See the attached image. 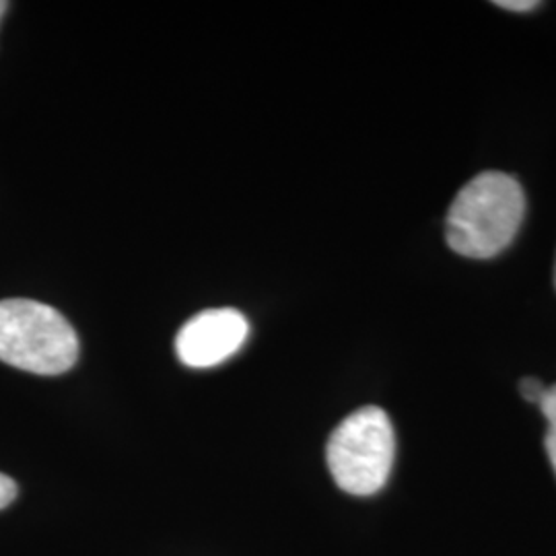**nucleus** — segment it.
<instances>
[{"label": "nucleus", "instance_id": "nucleus-1", "mask_svg": "<svg viewBox=\"0 0 556 556\" xmlns=\"http://www.w3.org/2000/svg\"><path fill=\"white\" fill-rule=\"evenodd\" d=\"M526 217V194L514 176L482 172L450 206L445 238L466 258L489 260L511 245Z\"/></svg>", "mask_w": 556, "mask_h": 556}, {"label": "nucleus", "instance_id": "nucleus-2", "mask_svg": "<svg viewBox=\"0 0 556 556\" xmlns=\"http://www.w3.org/2000/svg\"><path fill=\"white\" fill-rule=\"evenodd\" d=\"M79 358V338L59 309L31 299L0 301V361L36 376L66 374Z\"/></svg>", "mask_w": 556, "mask_h": 556}, {"label": "nucleus", "instance_id": "nucleus-3", "mask_svg": "<svg viewBox=\"0 0 556 556\" xmlns=\"http://www.w3.org/2000/svg\"><path fill=\"white\" fill-rule=\"evenodd\" d=\"M394 456V427L378 406L358 408L344 418L326 445V462L338 489L357 497L376 495L386 486Z\"/></svg>", "mask_w": 556, "mask_h": 556}, {"label": "nucleus", "instance_id": "nucleus-4", "mask_svg": "<svg viewBox=\"0 0 556 556\" xmlns=\"http://www.w3.org/2000/svg\"><path fill=\"white\" fill-rule=\"evenodd\" d=\"M250 337V321L233 309H206L188 319L176 337V355L186 367L208 369L233 357Z\"/></svg>", "mask_w": 556, "mask_h": 556}, {"label": "nucleus", "instance_id": "nucleus-5", "mask_svg": "<svg viewBox=\"0 0 556 556\" xmlns=\"http://www.w3.org/2000/svg\"><path fill=\"white\" fill-rule=\"evenodd\" d=\"M540 410H542V415H544L546 422H548L544 447H546V454H548V459H551L556 475V383L555 386H548L546 396L540 402Z\"/></svg>", "mask_w": 556, "mask_h": 556}, {"label": "nucleus", "instance_id": "nucleus-6", "mask_svg": "<svg viewBox=\"0 0 556 556\" xmlns=\"http://www.w3.org/2000/svg\"><path fill=\"white\" fill-rule=\"evenodd\" d=\"M546 392H548V386H544L538 378H523L519 381V394L532 404L540 406V402L544 400Z\"/></svg>", "mask_w": 556, "mask_h": 556}, {"label": "nucleus", "instance_id": "nucleus-7", "mask_svg": "<svg viewBox=\"0 0 556 556\" xmlns=\"http://www.w3.org/2000/svg\"><path fill=\"white\" fill-rule=\"evenodd\" d=\"M17 497V484L13 478L7 475H0V509H4L7 505H11Z\"/></svg>", "mask_w": 556, "mask_h": 556}, {"label": "nucleus", "instance_id": "nucleus-8", "mask_svg": "<svg viewBox=\"0 0 556 556\" xmlns=\"http://www.w3.org/2000/svg\"><path fill=\"white\" fill-rule=\"evenodd\" d=\"M501 9L505 11H514V13H528L538 9L536 0H503V2H495Z\"/></svg>", "mask_w": 556, "mask_h": 556}, {"label": "nucleus", "instance_id": "nucleus-9", "mask_svg": "<svg viewBox=\"0 0 556 556\" xmlns=\"http://www.w3.org/2000/svg\"><path fill=\"white\" fill-rule=\"evenodd\" d=\"M7 9H9V2H4V0H0V21L4 17V13H7Z\"/></svg>", "mask_w": 556, "mask_h": 556}, {"label": "nucleus", "instance_id": "nucleus-10", "mask_svg": "<svg viewBox=\"0 0 556 556\" xmlns=\"http://www.w3.org/2000/svg\"><path fill=\"white\" fill-rule=\"evenodd\" d=\"M555 285H556V266H555Z\"/></svg>", "mask_w": 556, "mask_h": 556}]
</instances>
